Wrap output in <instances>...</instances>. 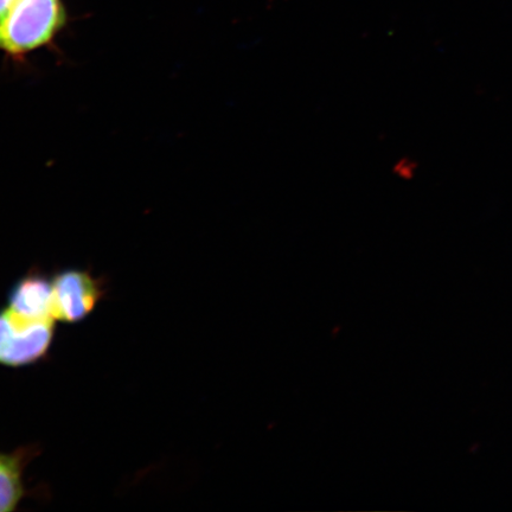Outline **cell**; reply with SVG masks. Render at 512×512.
<instances>
[{
  "instance_id": "6",
  "label": "cell",
  "mask_w": 512,
  "mask_h": 512,
  "mask_svg": "<svg viewBox=\"0 0 512 512\" xmlns=\"http://www.w3.org/2000/svg\"><path fill=\"white\" fill-rule=\"evenodd\" d=\"M16 0H0V19L8 12L11 8V5L14 4Z\"/></svg>"
},
{
  "instance_id": "5",
  "label": "cell",
  "mask_w": 512,
  "mask_h": 512,
  "mask_svg": "<svg viewBox=\"0 0 512 512\" xmlns=\"http://www.w3.org/2000/svg\"><path fill=\"white\" fill-rule=\"evenodd\" d=\"M37 453L34 446L17 448L12 453H0V512L16 511L19 503L28 495L23 473Z\"/></svg>"
},
{
  "instance_id": "1",
  "label": "cell",
  "mask_w": 512,
  "mask_h": 512,
  "mask_svg": "<svg viewBox=\"0 0 512 512\" xmlns=\"http://www.w3.org/2000/svg\"><path fill=\"white\" fill-rule=\"evenodd\" d=\"M67 19L63 0H16L0 19V51L21 59L47 47Z\"/></svg>"
},
{
  "instance_id": "4",
  "label": "cell",
  "mask_w": 512,
  "mask_h": 512,
  "mask_svg": "<svg viewBox=\"0 0 512 512\" xmlns=\"http://www.w3.org/2000/svg\"><path fill=\"white\" fill-rule=\"evenodd\" d=\"M6 304L11 313L27 322L55 320L51 278L38 271L25 274L10 288Z\"/></svg>"
},
{
  "instance_id": "2",
  "label": "cell",
  "mask_w": 512,
  "mask_h": 512,
  "mask_svg": "<svg viewBox=\"0 0 512 512\" xmlns=\"http://www.w3.org/2000/svg\"><path fill=\"white\" fill-rule=\"evenodd\" d=\"M56 320L27 322L0 309V366L23 368L48 357L55 337Z\"/></svg>"
},
{
  "instance_id": "3",
  "label": "cell",
  "mask_w": 512,
  "mask_h": 512,
  "mask_svg": "<svg viewBox=\"0 0 512 512\" xmlns=\"http://www.w3.org/2000/svg\"><path fill=\"white\" fill-rule=\"evenodd\" d=\"M53 316L56 322L81 323L92 315L105 296L101 279L78 268L57 272L53 278Z\"/></svg>"
}]
</instances>
